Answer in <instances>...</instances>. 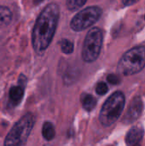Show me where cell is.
Here are the masks:
<instances>
[{"mask_svg": "<svg viewBox=\"0 0 145 146\" xmlns=\"http://www.w3.org/2000/svg\"><path fill=\"white\" fill-rule=\"evenodd\" d=\"M87 0H67V8L70 11H75L85 5Z\"/></svg>", "mask_w": 145, "mask_h": 146, "instance_id": "cell-13", "label": "cell"}, {"mask_svg": "<svg viewBox=\"0 0 145 146\" xmlns=\"http://www.w3.org/2000/svg\"><path fill=\"white\" fill-rule=\"evenodd\" d=\"M42 135L48 141H50L55 138L56 131H55L54 126L50 122H45L44 124L43 128H42Z\"/></svg>", "mask_w": 145, "mask_h": 146, "instance_id": "cell-11", "label": "cell"}, {"mask_svg": "<svg viewBox=\"0 0 145 146\" xmlns=\"http://www.w3.org/2000/svg\"><path fill=\"white\" fill-rule=\"evenodd\" d=\"M60 9L56 3H49L37 18L32 33V44L37 54L44 52L50 44L56 30Z\"/></svg>", "mask_w": 145, "mask_h": 146, "instance_id": "cell-1", "label": "cell"}, {"mask_svg": "<svg viewBox=\"0 0 145 146\" xmlns=\"http://www.w3.org/2000/svg\"><path fill=\"white\" fill-rule=\"evenodd\" d=\"M143 108H144V104H143L142 99L139 97L133 98V100L132 101V103L130 104L128 111L124 117V121L126 123L133 122L135 120H137L141 115Z\"/></svg>", "mask_w": 145, "mask_h": 146, "instance_id": "cell-7", "label": "cell"}, {"mask_svg": "<svg viewBox=\"0 0 145 146\" xmlns=\"http://www.w3.org/2000/svg\"><path fill=\"white\" fill-rule=\"evenodd\" d=\"M125 106V96L121 92L113 93L103 104L100 111V122L109 127L113 125L121 116Z\"/></svg>", "mask_w": 145, "mask_h": 146, "instance_id": "cell-3", "label": "cell"}, {"mask_svg": "<svg viewBox=\"0 0 145 146\" xmlns=\"http://www.w3.org/2000/svg\"><path fill=\"white\" fill-rule=\"evenodd\" d=\"M145 67V47H135L126 52L118 63V71L123 75H132Z\"/></svg>", "mask_w": 145, "mask_h": 146, "instance_id": "cell-2", "label": "cell"}, {"mask_svg": "<svg viewBox=\"0 0 145 146\" xmlns=\"http://www.w3.org/2000/svg\"><path fill=\"white\" fill-rule=\"evenodd\" d=\"M108 81L112 85H118L120 83V78L115 74H109L107 78Z\"/></svg>", "mask_w": 145, "mask_h": 146, "instance_id": "cell-16", "label": "cell"}, {"mask_svg": "<svg viewBox=\"0 0 145 146\" xmlns=\"http://www.w3.org/2000/svg\"><path fill=\"white\" fill-rule=\"evenodd\" d=\"M12 20V12L6 6H0V27H5Z\"/></svg>", "mask_w": 145, "mask_h": 146, "instance_id": "cell-10", "label": "cell"}, {"mask_svg": "<svg viewBox=\"0 0 145 146\" xmlns=\"http://www.w3.org/2000/svg\"><path fill=\"white\" fill-rule=\"evenodd\" d=\"M44 0H34V3L35 4H39L40 3H42Z\"/></svg>", "mask_w": 145, "mask_h": 146, "instance_id": "cell-18", "label": "cell"}, {"mask_svg": "<svg viewBox=\"0 0 145 146\" xmlns=\"http://www.w3.org/2000/svg\"><path fill=\"white\" fill-rule=\"evenodd\" d=\"M139 0H122V3L124 5L126 6H130V5H132L136 3H138Z\"/></svg>", "mask_w": 145, "mask_h": 146, "instance_id": "cell-17", "label": "cell"}, {"mask_svg": "<svg viewBox=\"0 0 145 146\" xmlns=\"http://www.w3.org/2000/svg\"><path fill=\"white\" fill-rule=\"evenodd\" d=\"M103 34L100 28L92 27L87 33L82 49V59L85 62H95L101 52Z\"/></svg>", "mask_w": 145, "mask_h": 146, "instance_id": "cell-5", "label": "cell"}, {"mask_svg": "<svg viewBox=\"0 0 145 146\" xmlns=\"http://www.w3.org/2000/svg\"><path fill=\"white\" fill-rule=\"evenodd\" d=\"M108 91H109L108 86L104 82H100L97 85L96 92L98 95H104L108 92Z\"/></svg>", "mask_w": 145, "mask_h": 146, "instance_id": "cell-15", "label": "cell"}, {"mask_svg": "<svg viewBox=\"0 0 145 146\" xmlns=\"http://www.w3.org/2000/svg\"><path fill=\"white\" fill-rule=\"evenodd\" d=\"M144 128L140 126L133 127L132 128L130 129V131L127 133L126 135V144L129 146L136 145L144 137Z\"/></svg>", "mask_w": 145, "mask_h": 146, "instance_id": "cell-8", "label": "cell"}, {"mask_svg": "<svg viewBox=\"0 0 145 146\" xmlns=\"http://www.w3.org/2000/svg\"><path fill=\"white\" fill-rule=\"evenodd\" d=\"M82 105L85 110L91 111L97 105V100L93 96L90 94H85L82 96Z\"/></svg>", "mask_w": 145, "mask_h": 146, "instance_id": "cell-12", "label": "cell"}, {"mask_svg": "<svg viewBox=\"0 0 145 146\" xmlns=\"http://www.w3.org/2000/svg\"><path fill=\"white\" fill-rule=\"evenodd\" d=\"M61 50L65 54H71L73 51V44L68 39H62L60 42Z\"/></svg>", "mask_w": 145, "mask_h": 146, "instance_id": "cell-14", "label": "cell"}, {"mask_svg": "<svg viewBox=\"0 0 145 146\" xmlns=\"http://www.w3.org/2000/svg\"><path fill=\"white\" fill-rule=\"evenodd\" d=\"M35 122L32 114L22 116L12 127L4 140V146H21L27 139Z\"/></svg>", "mask_w": 145, "mask_h": 146, "instance_id": "cell-4", "label": "cell"}, {"mask_svg": "<svg viewBox=\"0 0 145 146\" xmlns=\"http://www.w3.org/2000/svg\"><path fill=\"white\" fill-rule=\"evenodd\" d=\"M24 95V88L21 86H13L9 90V99L14 105H17L21 103Z\"/></svg>", "mask_w": 145, "mask_h": 146, "instance_id": "cell-9", "label": "cell"}, {"mask_svg": "<svg viewBox=\"0 0 145 146\" xmlns=\"http://www.w3.org/2000/svg\"><path fill=\"white\" fill-rule=\"evenodd\" d=\"M103 10L98 6H90L76 14L70 22V27L74 32H81L93 24L101 17Z\"/></svg>", "mask_w": 145, "mask_h": 146, "instance_id": "cell-6", "label": "cell"}, {"mask_svg": "<svg viewBox=\"0 0 145 146\" xmlns=\"http://www.w3.org/2000/svg\"><path fill=\"white\" fill-rule=\"evenodd\" d=\"M134 146H138V145H134Z\"/></svg>", "mask_w": 145, "mask_h": 146, "instance_id": "cell-19", "label": "cell"}]
</instances>
